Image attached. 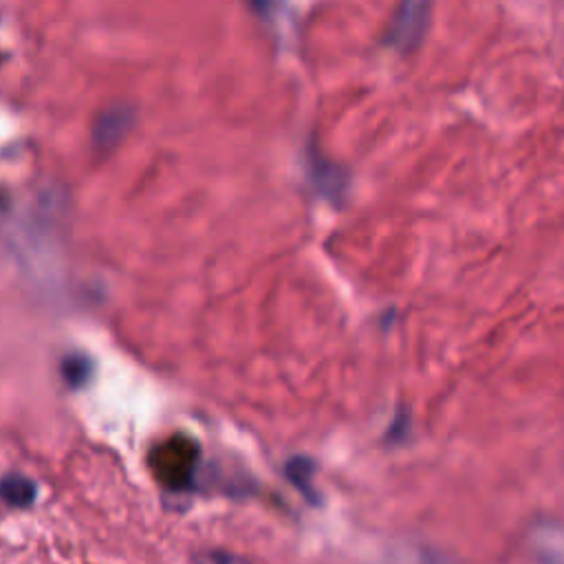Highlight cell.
<instances>
[{"instance_id":"6da1fadb","label":"cell","mask_w":564,"mask_h":564,"mask_svg":"<svg viewBox=\"0 0 564 564\" xmlns=\"http://www.w3.org/2000/svg\"><path fill=\"white\" fill-rule=\"evenodd\" d=\"M199 458H201L199 443L190 436L177 434L157 443L148 461L155 478L164 487L173 491H184L195 483Z\"/></svg>"},{"instance_id":"7a4b0ae2","label":"cell","mask_w":564,"mask_h":564,"mask_svg":"<svg viewBox=\"0 0 564 564\" xmlns=\"http://www.w3.org/2000/svg\"><path fill=\"white\" fill-rule=\"evenodd\" d=\"M430 23V5L425 3H406L392 16L386 41L399 52H410L419 47Z\"/></svg>"},{"instance_id":"3957f363","label":"cell","mask_w":564,"mask_h":564,"mask_svg":"<svg viewBox=\"0 0 564 564\" xmlns=\"http://www.w3.org/2000/svg\"><path fill=\"white\" fill-rule=\"evenodd\" d=\"M133 124V111L129 107L107 109L93 124V144L102 151L118 146Z\"/></svg>"},{"instance_id":"277c9868","label":"cell","mask_w":564,"mask_h":564,"mask_svg":"<svg viewBox=\"0 0 564 564\" xmlns=\"http://www.w3.org/2000/svg\"><path fill=\"white\" fill-rule=\"evenodd\" d=\"M311 179L316 181L318 190L322 195H329V197H338L344 192V184H346V177L344 173H340V168L335 164H329L324 162V157L316 155L311 157Z\"/></svg>"},{"instance_id":"5b68a950","label":"cell","mask_w":564,"mask_h":564,"mask_svg":"<svg viewBox=\"0 0 564 564\" xmlns=\"http://www.w3.org/2000/svg\"><path fill=\"white\" fill-rule=\"evenodd\" d=\"M0 491H3V498L10 507L23 509L36 500V485L23 474H8L3 478V487H0Z\"/></svg>"},{"instance_id":"8992f818","label":"cell","mask_w":564,"mask_h":564,"mask_svg":"<svg viewBox=\"0 0 564 564\" xmlns=\"http://www.w3.org/2000/svg\"><path fill=\"white\" fill-rule=\"evenodd\" d=\"M313 469H316V465L309 461V458H305V456H298V458H294L289 465H287V476L296 483V487L298 489H302L307 496L311 494V476H313Z\"/></svg>"},{"instance_id":"52a82bcc","label":"cell","mask_w":564,"mask_h":564,"mask_svg":"<svg viewBox=\"0 0 564 564\" xmlns=\"http://www.w3.org/2000/svg\"><path fill=\"white\" fill-rule=\"evenodd\" d=\"M63 373L67 377V381L71 386H80L87 381L89 377V360L82 357V355H74V357H67L65 360V366H63Z\"/></svg>"},{"instance_id":"ba28073f","label":"cell","mask_w":564,"mask_h":564,"mask_svg":"<svg viewBox=\"0 0 564 564\" xmlns=\"http://www.w3.org/2000/svg\"><path fill=\"white\" fill-rule=\"evenodd\" d=\"M199 564H243L239 557L228 555V553H208L201 557Z\"/></svg>"}]
</instances>
